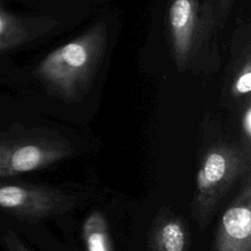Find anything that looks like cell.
<instances>
[{
    "label": "cell",
    "mask_w": 251,
    "mask_h": 251,
    "mask_svg": "<svg viewBox=\"0 0 251 251\" xmlns=\"http://www.w3.org/2000/svg\"><path fill=\"white\" fill-rule=\"evenodd\" d=\"M240 127L242 133V144L251 150V103L250 99L245 101L240 119Z\"/></svg>",
    "instance_id": "7c38bea8"
},
{
    "label": "cell",
    "mask_w": 251,
    "mask_h": 251,
    "mask_svg": "<svg viewBox=\"0 0 251 251\" xmlns=\"http://www.w3.org/2000/svg\"><path fill=\"white\" fill-rule=\"evenodd\" d=\"M67 1H70V0H67Z\"/></svg>",
    "instance_id": "5bb4252c"
},
{
    "label": "cell",
    "mask_w": 251,
    "mask_h": 251,
    "mask_svg": "<svg viewBox=\"0 0 251 251\" xmlns=\"http://www.w3.org/2000/svg\"><path fill=\"white\" fill-rule=\"evenodd\" d=\"M27 39V31L17 17L7 13L0 3V52L23 44Z\"/></svg>",
    "instance_id": "9c48e42d"
},
{
    "label": "cell",
    "mask_w": 251,
    "mask_h": 251,
    "mask_svg": "<svg viewBox=\"0 0 251 251\" xmlns=\"http://www.w3.org/2000/svg\"><path fill=\"white\" fill-rule=\"evenodd\" d=\"M166 20L172 56L180 70L196 64L212 48L219 29L200 0H169Z\"/></svg>",
    "instance_id": "3957f363"
},
{
    "label": "cell",
    "mask_w": 251,
    "mask_h": 251,
    "mask_svg": "<svg viewBox=\"0 0 251 251\" xmlns=\"http://www.w3.org/2000/svg\"><path fill=\"white\" fill-rule=\"evenodd\" d=\"M210 251H251L250 173L222 215Z\"/></svg>",
    "instance_id": "8992f818"
},
{
    "label": "cell",
    "mask_w": 251,
    "mask_h": 251,
    "mask_svg": "<svg viewBox=\"0 0 251 251\" xmlns=\"http://www.w3.org/2000/svg\"><path fill=\"white\" fill-rule=\"evenodd\" d=\"M74 153L65 138L30 132L0 137V177L16 176L50 166Z\"/></svg>",
    "instance_id": "277c9868"
},
{
    "label": "cell",
    "mask_w": 251,
    "mask_h": 251,
    "mask_svg": "<svg viewBox=\"0 0 251 251\" xmlns=\"http://www.w3.org/2000/svg\"><path fill=\"white\" fill-rule=\"evenodd\" d=\"M77 199L62 190L31 183L0 185V208L24 221L39 220L64 215L71 211Z\"/></svg>",
    "instance_id": "5b68a950"
},
{
    "label": "cell",
    "mask_w": 251,
    "mask_h": 251,
    "mask_svg": "<svg viewBox=\"0 0 251 251\" xmlns=\"http://www.w3.org/2000/svg\"><path fill=\"white\" fill-rule=\"evenodd\" d=\"M233 0H206L205 4L208 6V8L211 10L214 19L216 21V24L221 29L225 23L226 18L229 15V12L232 7Z\"/></svg>",
    "instance_id": "8fae6325"
},
{
    "label": "cell",
    "mask_w": 251,
    "mask_h": 251,
    "mask_svg": "<svg viewBox=\"0 0 251 251\" xmlns=\"http://www.w3.org/2000/svg\"><path fill=\"white\" fill-rule=\"evenodd\" d=\"M85 251H113L108 223L99 211L91 212L82 225Z\"/></svg>",
    "instance_id": "ba28073f"
},
{
    "label": "cell",
    "mask_w": 251,
    "mask_h": 251,
    "mask_svg": "<svg viewBox=\"0 0 251 251\" xmlns=\"http://www.w3.org/2000/svg\"><path fill=\"white\" fill-rule=\"evenodd\" d=\"M238 61L239 63L233 71L230 81V93L236 99H250L251 62L249 49Z\"/></svg>",
    "instance_id": "30bf717a"
},
{
    "label": "cell",
    "mask_w": 251,
    "mask_h": 251,
    "mask_svg": "<svg viewBox=\"0 0 251 251\" xmlns=\"http://www.w3.org/2000/svg\"><path fill=\"white\" fill-rule=\"evenodd\" d=\"M150 231V251H188L189 230L180 216L163 211L156 217Z\"/></svg>",
    "instance_id": "52a82bcc"
},
{
    "label": "cell",
    "mask_w": 251,
    "mask_h": 251,
    "mask_svg": "<svg viewBox=\"0 0 251 251\" xmlns=\"http://www.w3.org/2000/svg\"><path fill=\"white\" fill-rule=\"evenodd\" d=\"M109 32L105 22L48 53L35 69L37 77L65 100L80 98L90 86L106 55Z\"/></svg>",
    "instance_id": "6da1fadb"
},
{
    "label": "cell",
    "mask_w": 251,
    "mask_h": 251,
    "mask_svg": "<svg viewBox=\"0 0 251 251\" xmlns=\"http://www.w3.org/2000/svg\"><path fill=\"white\" fill-rule=\"evenodd\" d=\"M4 244L8 251H30L18 237V235L12 231L9 230L6 232V234L3 237Z\"/></svg>",
    "instance_id": "4fadbf2b"
},
{
    "label": "cell",
    "mask_w": 251,
    "mask_h": 251,
    "mask_svg": "<svg viewBox=\"0 0 251 251\" xmlns=\"http://www.w3.org/2000/svg\"><path fill=\"white\" fill-rule=\"evenodd\" d=\"M251 150L242 143H218L202 156L191 203V215L204 230L232 185L250 173Z\"/></svg>",
    "instance_id": "7a4b0ae2"
}]
</instances>
